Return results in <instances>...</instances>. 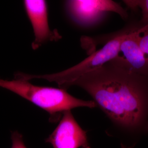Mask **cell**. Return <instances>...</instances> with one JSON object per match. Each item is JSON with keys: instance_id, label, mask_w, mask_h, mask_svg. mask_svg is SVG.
I'll use <instances>...</instances> for the list:
<instances>
[{"instance_id": "cell-1", "label": "cell", "mask_w": 148, "mask_h": 148, "mask_svg": "<svg viewBox=\"0 0 148 148\" xmlns=\"http://www.w3.org/2000/svg\"><path fill=\"white\" fill-rule=\"evenodd\" d=\"M86 91L114 123L131 132L145 127L148 117V77L111 61L73 83Z\"/></svg>"}, {"instance_id": "cell-2", "label": "cell", "mask_w": 148, "mask_h": 148, "mask_svg": "<svg viewBox=\"0 0 148 148\" xmlns=\"http://www.w3.org/2000/svg\"><path fill=\"white\" fill-rule=\"evenodd\" d=\"M0 87L12 91L47 112L49 121L56 122L64 112L79 107L93 108V101H86L72 96L62 88L38 86L29 81L15 77L11 81L0 79Z\"/></svg>"}, {"instance_id": "cell-3", "label": "cell", "mask_w": 148, "mask_h": 148, "mask_svg": "<svg viewBox=\"0 0 148 148\" xmlns=\"http://www.w3.org/2000/svg\"><path fill=\"white\" fill-rule=\"evenodd\" d=\"M136 22L127 25L115 34L111 35L103 47L94 52L79 64L71 68L56 73L43 75H29L30 79H42L51 82H54L61 88L66 89L72 86L73 83L85 74L100 68L115 58L119 50L120 46L129 33L135 28Z\"/></svg>"}, {"instance_id": "cell-4", "label": "cell", "mask_w": 148, "mask_h": 148, "mask_svg": "<svg viewBox=\"0 0 148 148\" xmlns=\"http://www.w3.org/2000/svg\"><path fill=\"white\" fill-rule=\"evenodd\" d=\"M66 8L72 19L80 26L91 27L100 23L106 13L117 14L124 20L128 14L121 5L110 0H72L67 1Z\"/></svg>"}, {"instance_id": "cell-5", "label": "cell", "mask_w": 148, "mask_h": 148, "mask_svg": "<svg viewBox=\"0 0 148 148\" xmlns=\"http://www.w3.org/2000/svg\"><path fill=\"white\" fill-rule=\"evenodd\" d=\"M45 142L53 148H90L86 131L80 126L71 110L63 113L59 124Z\"/></svg>"}, {"instance_id": "cell-6", "label": "cell", "mask_w": 148, "mask_h": 148, "mask_svg": "<svg viewBox=\"0 0 148 148\" xmlns=\"http://www.w3.org/2000/svg\"><path fill=\"white\" fill-rule=\"evenodd\" d=\"M138 21L134 29L121 44L118 53L112 61L130 71L148 77V60L140 49L138 41Z\"/></svg>"}, {"instance_id": "cell-7", "label": "cell", "mask_w": 148, "mask_h": 148, "mask_svg": "<svg viewBox=\"0 0 148 148\" xmlns=\"http://www.w3.org/2000/svg\"><path fill=\"white\" fill-rule=\"evenodd\" d=\"M24 3L34 34L32 47L36 49L43 43L56 38L49 28L47 5L43 0H26Z\"/></svg>"}, {"instance_id": "cell-8", "label": "cell", "mask_w": 148, "mask_h": 148, "mask_svg": "<svg viewBox=\"0 0 148 148\" xmlns=\"http://www.w3.org/2000/svg\"><path fill=\"white\" fill-rule=\"evenodd\" d=\"M128 7L133 10L140 9L142 13L140 21L144 24L148 23V0L123 1Z\"/></svg>"}, {"instance_id": "cell-9", "label": "cell", "mask_w": 148, "mask_h": 148, "mask_svg": "<svg viewBox=\"0 0 148 148\" xmlns=\"http://www.w3.org/2000/svg\"><path fill=\"white\" fill-rule=\"evenodd\" d=\"M140 22L138 34V43L140 49L148 60V23Z\"/></svg>"}, {"instance_id": "cell-10", "label": "cell", "mask_w": 148, "mask_h": 148, "mask_svg": "<svg viewBox=\"0 0 148 148\" xmlns=\"http://www.w3.org/2000/svg\"><path fill=\"white\" fill-rule=\"evenodd\" d=\"M11 140V148H27L24 144L23 136L18 131H14L12 133Z\"/></svg>"}, {"instance_id": "cell-11", "label": "cell", "mask_w": 148, "mask_h": 148, "mask_svg": "<svg viewBox=\"0 0 148 148\" xmlns=\"http://www.w3.org/2000/svg\"><path fill=\"white\" fill-rule=\"evenodd\" d=\"M145 130H146V131H147V132H148V121L147 122V125H146Z\"/></svg>"}]
</instances>
